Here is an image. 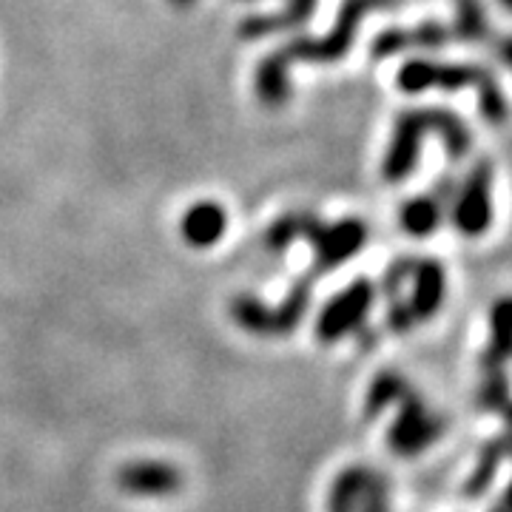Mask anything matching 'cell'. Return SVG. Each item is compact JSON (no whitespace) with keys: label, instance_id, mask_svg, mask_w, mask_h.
<instances>
[{"label":"cell","instance_id":"6da1fadb","mask_svg":"<svg viewBox=\"0 0 512 512\" xmlns=\"http://www.w3.org/2000/svg\"><path fill=\"white\" fill-rule=\"evenodd\" d=\"M302 239H308L316 251L311 274L319 276L339 268L365 248L367 225L356 217L325 225L313 211H302Z\"/></svg>","mask_w":512,"mask_h":512},{"label":"cell","instance_id":"7a4b0ae2","mask_svg":"<svg viewBox=\"0 0 512 512\" xmlns=\"http://www.w3.org/2000/svg\"><path fill=\"white\" fill-rule=\"evenodd\" d=\"M447 433V419L433 413L427 402L410 387L399 402L396 419L387 430V447L402 458H413L433 447Z\"/></svg>","mask_w":512,"mask_h":512},{"label":"cell","instance_id":"3957f363","mask_svg":"<svg viewBox=\"0 0 512 512\" xmlns=\"http://www.w3.org/2000/svg\"><path fill=\"white\" fill-rule=\"evenodd\" d=\"M393 0H345L339 9L336 26L330 29L325 37H296L291 43H285V55L291 60H311V63H328V60H339L345 57L353 37L359 32V23L370 9L379 6H390Z\"/></svg>","mask_w":512,"mask_h":512},{"label":"cell","instance_id":"277c9868","mask_svg":"<svg viewBox=\"0 0 512 512\" xmlns=\"http://www.w3.org/2000/svg\"><path fill=\"white\" fill-rule=\"evenodd\" d=\"M450 220L461 237H484L493 225V165L481 160L470 168L458 185L456 200L450 205Z\"/></svg>","mask_w":512,"mask_h":512},{"label":"cell","instance_id":"5b68a950","mask_svg":"<svg viewBox=\"0 0 512 512\" xmlns=\"http://www.w3.org/2000/svg\"><path fill=\"white\" fill-rule=\"evenodd\" d=\"M376 302V288L370 279H353L345 291H339L316 319V339L322 345H336L348 333L365 325V316Z\"/></svg>","mask_w":512,"mask_h":512},{"label":"cell","instance_id":"8992f818","mask_svg":"<svg viewBox=\"0 0 512 512\" xmlns=\"http://www.w3.org/2000/svg\"><path fill=\"white\" fill-rule=\"evenodd\" d=\"M427 134H430V126H427L424 109L402 111L396 117L393 137H390V146L384 151L382 163V177L387 183H402L404 177H410L416 171Z\"/></svg>","mask_w":512,"mask_h":512},{"label":"cell","instance_id":"52a82bcc","mask_svg":"<svg viewBox=\"0 0 512 512\" xmlns=\"http://www.w3.org/2000/svg\"><path fill=\"white\" fill-rule=\"evenodd\" d=\"M481 66L470 63H436V60H407L399 74L396 86L404 94H421L427 89H441V92H458L464 86H476L481 77Z\"/></svg>","mask_w":512,"mask_h":512},{"label":"cell","instance_id":"ba28073f","mask_svg":"<svg viewBox=\"0 0 512 512\" xmlns=\"http://www.w3.org/2000/svg\"><path fill=\"white\" fill-rule=\"evenodd\" d=\"M117 487L128 495H148V498H165L183 490L185 478L180 467L165 461H131L117 470Z\"/></svg>","mask_w":512,"mask_h":512},{"label":"cell","instance_id":"9c48e42d","mask_svg":"<svg viewBox=\"0 0 512 512\" xmlns=\"http://www.w3.org/2000/svg\"><path fill=\"white\" fill-rule=\"evenodd\" d=\"M410 282H413V293H410L407 302H410V308H413L416 322L433 319V316L441 311L444 293H447V274H444L441 262H436V259H419V262L413 265Z\"/></svg>","mask_w":512,"mask_h":512},{"label":"cell","instance_id":"30bf717a","mask_svg":"<svg viewBox=\"0 0 512 512\" xmlns=\"http://www.w3.org/2000/svg\"><path fill=\"white\" fill-rule=\"evenodd\" d=\"M291 63L293 60L285 55L282 46L259 60V66H256L254 74V89L262 106L279 109V106L288 103V97H291V80H288Z\"/></svg>","mask_w":512,"mask_h":512},{"label":"cell","instance_id":"8fae6325","mask_svg":"<svg viewBox=\"0 0 512 512\" xmlns=\"http://www.w3.org/2000/svg\"><path fill=\"white\" fill-rule=\"evenodd\" d=\"M228 228V214L220 202L202 200L197 205H191L183 214L180 222V234L191 245V248H211L225 237Z\"/></svg>","mask_w":512,"mask_h":512},{"label":"cell","instance_id":"7c38bea8","mask_svg":"<svg viewBox=\"0 0 512 512\" xmlns=\"http://www.w3.org/2000/svg\"><path fill=\"white\" fill-rule=\"evenodd\" d=\"M316 6H319V0H288V6L276 15H251V18L242 20L237 35L245 37V40H256V37L299 29L302 23L313 18Z\"/></svg>","mask_w":512,"mask_h":512},{"label":"cell","instance_id":"4fadbf2b","mask_svg":"<svg viewBox=\"0 0 512 512\" xmlns=\"http://www.w3.org/2000/svg\"><path fill=\"white\" fill-rule=\"evenodd\" d=\"M512 359V296H501L490 308V345L481 356L484 370L504 367Z\"/></svg>","mask_w":512,"mask_h":512},{"label":"cell","instance_id":"5bb4252c","mask_svg":"<svg viewBox=\"0 0 512 512\" xmlns=\"http://www.w3.org/2000/svg\"><path fill=\"white\" fill-rule=\"evenodd\" d=\"M507 456H510V436L487 441V444L481 447V456H478L473 473L464 481V495H467V498H481V495L487 493V490L493 487L495 476H498L501 461Z\"/></svg>","mask_w":512,"mask_h":512},{"label":"cell","instance_id":"9a60e30c","mask_svg":"<svg viewBox=\"0 0 512 512\" xmlns=\"http://www.w3.org/2000/svg\"><path fill=\"white\" fill-rule=\"evenodd\" d=\"M444 214L447 211L441 208L439 200L433 194H421V197H413V200H407L399 208V222H402L404 234L424 239L436 234V228L444 220Z\"/></svg>","mask_w":512,"mask_h":512},{"label":"cell","instance_id":"2e32d148","mask_svg":"<svg viewBox=\"0 0 512 512\" xmlns=\"http://www.w3.org/2000/svg\"><path fill=\"white\" fill-rule=\"evenodd\" d=\"M424 114H427L430 134H436L441 143H444L450 160H461L470 151V146H473L470 128L464 126V120L450 109H424Z\"/></svg>","mask_w":512,"mask_h":512},{"label":"cell","instance_id":"e0dca14e","mask_svg":"<svg viewBox=\"0 0 512 512\" xmlns=\"http://www.w3.org/2000/svg\"><path fill=\"white\" fill-rule=\"evenodd\" d=\"M313 302V282L305 276L299 282H293L288 296L282 299V305L274 311V336H291L293 330L302 325L305 313L311 311Z\"/></svg>","mask_w":512,"mask_h":512},{"label":"cell","instance_id":"ac0fdd59","mask_svg":"<svg viewBox=\"0 0 512 512\" xmlns=\"http://www.w3.org/2000/svg\"><path fill=\"white\" fill-rule=\"evenodd\" d=\"M231 319L237 322L245 333L254 336H274V311L254 296V293H237L228 305Z\"/></svg>","mask_w":512,"mask_h":512},{"label":"cell","instance_id":"d6986e66","mask_svg":"<svg viewBox=\"0 0 512 512\" xmlns=\"http://www.w3.org/2000/svg\"><path fill=\"white\" fill-rule=\"evenodd\" d=\"M410 390V384L404 379L402 373H396V370H382L370 387H367V396H365V416L367 419H376V416H382L387 407H393V404H399L404 399V393Z\"/></svg>","mask_w":512,"mask_h":512},{"label":"cell","instance_id":"ffe728a7","mask_svg":"<svg viewBox=\"0 0 512 512\" xmlns=\"http://www.w3.org/2000/svg\"><path fill=\"white\" fill-rule=\"evenodd\" d=\"M367 473V467H348L333 478L328 490V512H359Z\"/></svg>","mask_w":512,"mask_h":512},{"label":"cell","instance_id":"44dd1931","mask_svg":"<svg viewBox=\"0 0 512 512\" xmlns=\"http://www.w3.org/2000/svg\"><path fill=\"white\" fill-rule=\"evenodd\" d=\"M484 382L478 387L476 404L481 413H501L510 399V379L504 373V367H495V370H484Z\"/></svg>","mask_w":512,"mask_h":512},{"label":"cell","instance_id":"7402d4cb","mask_svg":"<svg viewBox=\"0 0 512 512\" xmlns=\"http://www.w3.org/2000/svg\"><path fill=\"white\" fill-rule=\"evenodd\" d=\"M299 237H302V211H288L279 220L271 222L262 242L271 254H285Z\"/></svg>","mask_w":512,"mask_h":512},{"label":"cell","instance_id":"603a6c76","mask_svg":"<svg viewBox=\"0 0 512 512\" xmlns=\"http://www.w3.org/2000/svg\"><path fill=\"white\" fill-rule=\"evenodd\" d=\"M453 35L461 37V40H484L490 35V26H487L484 9H481L478 0H458Z\"/></svg>","mask_w":512,"mask_h":512},{"label":"cell","instance_id":"cb8c5ba5","mask_svg":"<svg viewBox=\"0 0 512 512\" xmlns=\"http://www.w3.org/2000/svg\"><path fill=\"white\" fill-rule=\"evenodd\" d=\"M478 89V109H481V117L484 120H490V123H504V117H507V100H504V94H501V86H498V80H495L493 74L481 72L476 83Z\"/></svg>","mask_w":512,"mask_h":512},{"label":"cell","instance_id":"d4e9b609","mask_svg":"<svg viewBox=\"0 0 512 512\" xmlns=\"http://www.w3.org/2000/svg\"><path fill=\"white\" fill-rule=\"evenodd\" d=\"M359 512H390V484L384 473H373V470L367 473Z\"/></svg>","mask_w":512,"mask_h":512},{"label":"cell","instance_id":"484cf974","mask_svg":"<svg viewBox=\"0 0 512 512\" xmlns=\"http://www.w3.org/2000/svg\"><path fill=\"white\" fill-rule=\"evenodd\" d=\"M413 265H416V259H396L382 276V285H379V291L382 296L390 302V299H396V296H402L404 282L410 279L413 274Z\"/></svg>","mask_w":512,"mask_h":512},{"label":"cell","instance_id":"4316f807","mask_svg":"<svg viewBox=\"0 0 512 512\" xmlns=\"http://www.w3.org/2000/svg\"><path fill=\"white\" fill-rule=\"evenodd\" d=\"M450 37H453V32L444 23L430 20V23H421L419 29L410 32V49H441Z\"/></svg>","mask_w":512,"mask_h":512},{"label":"cell","instance_id":"83f0119b","mask_svg":"<svg viewBox=\"0 0 512 512\" xmlns=\"http://www.w3.org/2000/svg\"><path fill=\"white\" fill-rule=\"evenodd\" d=\"M407 49H410V32L407 29H384L382 35H376V40H373L370 55L382 60V57L399 55V52H407Z\"/></svg>","mask_w":512,"mask_h":512},{"label":"cell","instance_id":"f1b7e54d","mask_svg":"<svg viewBox=\"0 0 512 512\" xmlns=\"http://www.w3.org/2000/svg\"><path fill=\"white\" fill-rule=\"evenodd\" d=\"M416 325V316H413V308H410V302L402 299V296H396V299H390L387 302V328L393 330V333H410V328Z\"/></svg>","mask_w":512,"mask_h":512},{"label":"cell","instance_id":"f546056e","mask_svg":"<svg viewBox=\"0 0 512 512\" xmlns=\"http://www.w3.org/2000/svg\"><path fill=\"white\" fill-rule=\"evenodd\" d=\"M495 52H498V57H501V60H504V63L512 69V35L501 37V40H498V46H495Z\"/></svg>","mask_w":512,"mask_h":512},{"label":"cell","instance_id":"4dcf8cb0","mask_svg":"<svg viewBox=\"0 0 512 512\" xmlns=\"http://www.w3.org/2000/svg\"><path fill=\"white\" fill-rule=\"evenodd\" d=\"M507 436H510V433H507ZM510 456H512V436H510ZM501 504H504V507H512V481L507 484V490H504V498H501Z\"/></svg>","mask_w":512,"mask_h":512},{"label":"cell","instance_id":"1f68e13d","mask_svg":"<svg viewBox=\"0 0 512 512\" xmlns=\"http://www.w3.org/2000/svg\"><path fill=\"white\" fill-rule=\"evenodd\" d=\"M501 416H504V421H507V433L512 436V402L501 410Z\"/></svg>","mask_w":512,"mask_h":512},{"label":"cell","instance_id":"d6a6232c","mask_svg":"<svg viewBox=\"0 0 512 512\" xmlns=\"http://www.w3.org/2000/svg\"><path fill=\"white\" fill-rule=\"evenodd\" d=\"M177 9H188V6H194V0H171Z\"/></svg>","mask_w":512,"mask_h":512},{"label":"cell","instance_id":"836d02e7","mask_svg":"<svg viewBox=\"0 0 512 512\" xmlns=\"http://www.w3.org/2000/svg\"><path fill=\"white\" fill-rule=\"evenodd\" d=\"M493 512H512V507H504V504H498Z\"/></svg>","mask_w":512,"mask_h":512},{"label":"cell","instance_id":"e575fe53","mask_svg":"<svg viewBox=\"0 0 512 512\" xmlns=\"http://www.w3.org/2000/svg\"><path fill=\"white\" fill-rule=\"evenodd\" d=\"M501 3H504V9H510L512 12V0H501Z\"/></svg>","mask_w":512,"mask_h":512}]
</instances>
